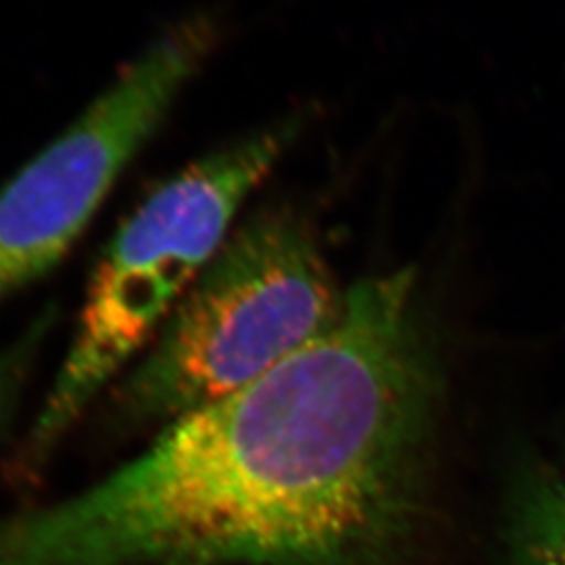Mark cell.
<instances>
[{
  "label": "cell",
  "instance_id": "5b68a950",
  "mask_svg": "<svg viewBox=\"0 0 565 565\" xmlns=\"http://www.w3.org/2000/svg\"><path fill=\"white\" fill-rule=\"evenodd\" d=\"M511 565H565V480L527 469L511 494L507 518Z\"/></svg>",
  "mask_w": 565,
  "mask_h": 565
},
{
  "label": "cell",
  "instance_id": "52a82bcc",
  "mask_svg": "<svg viewBox=\"0 0 565 565\" xmlns=\"http://www.w3.org/2000/svg\"><path fill=\"white\" fill-rule=\"evenodd\" d=\"M53 327V310L42 312L15 340L0 348V440L9 436L20 417L21 404L34 382Z\"/></svg>",
  "mask_w": 565,
  "mask_h": 565
},
{
  "label": "cell",
  "instance_id": "7a4b0ae2",
  "mask_svg": "<svg viewBox=\"0 0 565 565\" xmlns=\"http://www.w3.org/2000/svg\"><path fill=\"white\" fill-rule=\"evenodd\" d=\"M298 121L224 147L163 182L121 224L88 282L74 338L25 431L15 473L36 478L93 404L139 361L186 291L223 249L249 193L268 177Z\"/></svg>",
  "mask_w": 565,
  "mask_h": 565
},
{
  "label": "cell",
  "instance_id": "ba28073f",
  "mask_svg": "<svg viewBox=\"0 0 565 565\" xmlns=\"http://www.w3.org/2000/svg\"><path fill=\"white\" fill-rule=\"evenodd\" d=\"M166 565H203V564H195V562H172V564H166Z\"/></svg>",
  "mask_w": 565,
  "mask_h": 565
},
{
  "label": "cell",
  "instance_id": "277c9868",
  "mask_svg": "<svg viewBox=\"0 0 565 565\" xmlns=\"http://www.w3.org/2000/svg\"><path fill=\"white\" fill-rule=\"evenodd\" d=\"M214 41L203 18L172 28L0 189V302L65 258Z\"/></svg>",
  "mask_w": 565,
  "mask_h": 565
},
{
  "label": "cell",
  "instance_id": "8992f818",
  "mask_svg": "<svg viewBox=\"0 0 565 565\" xmlns=\"http://www.w3.org/2000/svg\"><path fill=\"white\" fill-rule=\"evenodd\" d=\"M0 565H78L60 501L0 513Z\"/></svg>",
  "mask_w": 565,
  "mask_h": 565
},
{
  "label": "cell",
  "instance_id": "6da1fadb",
  "mask_svg": "<svg viewBox=\"0 0 565 565\" xmlns=\"http://www.w3.org/2000/svg\"><path fill=\"white\" fill-rule=\"evenodd\" d=\"M445 380L417 275L354 282L319 340L76 492L93 564L408 565Z\"/></svg>",
  "mask_w": 565,
  "mask_h": 565
},
{
  "label": "cell",
  "instance_id": "9c48e42d",
  "mask_svg": "<svg viewBox=\"0 0 565 565\" xmlns=\"http://www.w3.org/2000/svg\"><path fill=\"white\" fill-rule=\"evenodd\" d=\"M65 499H67V497H65ZM67 505H70V501H67ZM70 511H72V507H70ZM72 518H74V515H72ZM74 525H76V522H74ZM76 534H78V530H76ZM78 541H81V536H78ZM82 555H84V548H82ZM84 564H86V559H84Z\"/></svg>",
  "mask_w": 565,
  "mask_h": 565
},
{
  "label": "cell",
  "instance_id": "3957f363",
  "mask_svg": "<svg viewBox=\"0 0 565 565\" xmlns=\"http://www.w3.org/2000/svg\"><path fill=\"white\" fill-rule=\"evenodd\" d=\"M343 300L308 224L289 212L256 216L224 243L111 387L107 424L163 427L221 401L319 340L338 323Z\"/></svg>",
  "mask_w": 565,
  "mask_h": 565
}]
</instances>
